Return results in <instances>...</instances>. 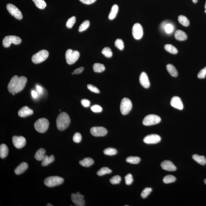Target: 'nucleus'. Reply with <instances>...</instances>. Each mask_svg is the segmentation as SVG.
Segmentation results:
<instances>
[{"label": "nucleus", "instance_id": "obj_38", "mask_svg": "<svg viewBox=\"0 0 206 206\" xmlns=\"http://www.w3.org/2000/svg\"><path fill=\"white\" fill-rule=\"evenodd\" d=\"M102 53L107 58L111 57L113 55L111 49L108 47H104L102 50Z\"/></svg>", "mask_w": 206, "mask_h": 206}, {"label": "nucleus", "instance_id": "obj_47", "mask_svg": "<svg viewBox=\"0 0 206 206\" xmlns=\"http://www.w3.org/2000/svg\"><path fill=\"white\" fill-rule=\"evenodd\" d=\"M206 76V66L202 69L199 72L198 74V78L200 79H203L205 78Z\"/></svg>", "mask_w": 206, "mask_h": 206}, {"label": "nucleus", "instance_id": "obj_11", "mask_svg": "<svg viewBox=\"0 0 206 206\" xmlns=\"http://www.w3.org/2000/svg\"><path fill=\"white\" fill-rule=\"evenodd\" d=\"M84 196L79 192L76 194L73 193L71 195V199L72 202L77 206H85V202L84 199Z\"/></svg>", "mask_w": 206, "mask_h": 206}, {"label": "nucleus", "instance_id": "obj_43", "mask_svg": "<svg viewBox=\"0 0 206 206\" xmlns=\"http://www.w3.org/2000/svg\"><path fill=\"white\" fill-rule=\"evenodd\" d=\"M126 184L127 185H130L133 183V176L131 174H128L125 177Z\"/></svg>", "mask_w": 206, "mask_h": 206}, {"label": "nucleus", "instance_id": "obj_42", "mask_svg": "<svg viewBox=\"0 0 206 206\" xmlns=\"http://www.w3.org/2000/svg\"><path fill=\"white\" fill-rule=\"evenodd\" d=\"M152 191V189L150 188H147L144 189L141 194V196L143 198H146Z\"/></svg>", "mask_w": 206, "mask_h": 206}, {"label": "nucleus", "instance_id": "obj_55", "mask_svg": "<svg viewBox=\"0 0 206 206\" xmlns=\"http://www.w3.org/2000/svg\"><path fill=\"white\" fill-rule=\"evenodd\" d=\"M198 1V0H192L193 2L194 3H197Z\"/></svg>", "mask_w": 206, "mask_h": 206}, {"label": "nucleus", "instance_id": "obj_14", "mask_svg": "<svg viewBox=\"0 0 206 206\" xmlns=\"http://www.w3.org/2000/svg\"><path fill=\"white\" fill-rule=\"evenodd\" d=\"M12 142L15 147L20 149L25 146L26 140L23 136H14L12 138Z\"/></svg>", "mask_w": 206, "mask_h": 206}, {"label": "nucleus", "instance_id": "obj_50", "mask_svg": "<svg viewBox=\"0 0 206 206\" xmlns=\"http://www.w3.org/2000/svg\"><path fill=\"white\" fill-rule=\"evenodd\" d=\"M82 3L84 4L89 5L92 4L96 1V0H79Z\"/></svg>", "mask_w": 206, "mask_h": 206}, {"label": "nucleus", "instance_id": "obj_32", "mask_svg": "<svg viewBox=\"0 0 206 206\" xmlns=\"http://www.w3.org/2000/svg\"><path fill=\"white\" fill-rule=\"evenodd\" d=\"M127 162L131 164H137L140 161V158L138 157L130 156L126 159Z\"/></svg>", "mask_w": 206, "mask_h": 206}, {"label": "nucleus", "instance_id": "obj_35", "mask_svg": "<svg viewBox=\"0 0 206 206\" xmlns=\"http://www.w3.org/2000/svg\"><path fill=\"white\" fill-rule=\"evenodd\" d=\"M176 179H177L174 176L168 175L164 177L163 179V182L165 184H169V183H174Z\"/></svg>", "mask_w": 206, "mask_h": 206}, {"label": "nucleus", "instance_id": "obj_31", "mask_svg": "<svg viewBox=\"0 0 206 206\" xmlns=\"http://www.w3.org/2000/svg\"><path fill=\"white\" fill-rule=\"evenodd\" d=\"M178 20L179 23L185 27H188L189 25V21L188 18L184 15H180L178 16Z\"/></svg>", "mask_w": 206, "mask_h": 206}, {"label": "nucleus", "instance_id": "obj_8", "mask_svg": "<svg viewBox=\"0 0 206 206\" xmlns=\"http://www.w3.org/2000/svg\"><path fill=\"white\" fill-rule=\"evenodd\" d=\"M132 108V102L129 99L127 98L123 99L120 106V111L122 115H127L131 110Z\"/></svg>", "mask_w": 206, "mask_h": 206}, {"label": "nucleus", "instance_id": "obj_36", "mask_svg": "<svg viewBox=\"0 0 206 206\" xmlns=\"http://www.w3.org/2000/svg\"><path fill=\"white\" fill-rule=\"evenodd\" d=\"M103 153L105 155L113 156L116 155L117 153V151L116 149L113 148H108L104 150Z\"/></svg>", "mask_w": 206, "mask_h": 206}, {"label": "nucleus", "instance_id": "obj_29", "mask_svg": "<svg viewBox=\"0 0 206 206\" xmlns=\"http://www.w3.org/2000/svg\"><path fill=\"white\" fill-rule=\"evenodd\" d=\"M94 71L96 73H101L105 70V68L103 64L100 63H95L93 66Z\"/></svg>", "mask_w": 206, "mask_h": 206}, {"label": "nucleus", "instance_id": "obj_27", "mask_svg": "<svg viewBox=\"0 0 206 206\" xmlns=\"http://www.w3.org/2000/svg\"><path fill=\"white\" fill-rule=\"evenodd\" d=\"M118 11V7L117 5H114L112 8L108 16V18L110 20H112L116 17Z\"/></svg>", "mask_w": 206, "mask_h": 206}, {"label": "nucleus", "instance_id": "obj_18", "mask_svg": "<svg viewBox=\"0 0 206 206\" xmlns=\"http://www.w3.org/2000/svg\"><path fill=\"white\" fill-rule=\"evenodd\" d=\"M139 82L140 84L145 88H148L150 86V83L147 74L143 72L140 74L139 77Z\"/></svg>", "mask_w": 206, "mask_h": 206}, {"label": "nucleus", "instance_id": "obj_13", "mask_svg": "<svg viewBox=\"0 0 206 206\" xmlns=\"http://www.w3.org/2000/svg\"><path fill=\"white\" fill-rule=\"evenodd\" d=\"M90 133L95 137L104 136L107 134V131L103 127H94L90 129Z\"/></svg>", "mask_w": 206, "mask_h": 206}, {"label": "nucleus", "instance_id": "obj_28", "mask_svg": "<svg viewBox=\"0 0 206 206\" xmlns=\"http://www.w3.org/2000/svg\"><path fill=\"white\" fill-rule=\"evenodd\" d=\"M166 69L170 74L172 77H176L178 75V73L177 69L171 64H168L166 66Z\"/></svg>", "mask_w": 206, "mask_h": 206}, {"label": "nucleus", "instance_id": "obj_39", "mask_svg": "<svg viewBox=\"0 0 206 206\" xmlns=\"http://www.w3.org/2000/svg\"><path fill=\"white\" fill-rule=\"evenodd\" d=\"M76 21V17L75 16H72L68 19L66 21V26L68 28L70 29L73 27V25L75 23Z\"/></svg>", "mask_w": 206, "mask_h": 206}, {"label": "nucleus", "instance_id": "obj_1", "mask_svg": "<svg viewBox=\"0 0 206 206\" xmlns=\"http://www.w3.org/2000/svg\"><path fill=\"white\" fill-rule=\"evenodd\" d=\"M27 79L26 77L14 76L8 84V89L11 93H17L21 91L25 86Z\"/></svg>", "mask_w": 206, "mask_h": 206}, {"label": "nucleus", "instance_id": "obj_53", "mask_svg": "<svg viewBox=\"0 0 206 206\" xmlns=\"http://www.w3.org/2000/svg\"><path fill=\"white\" fill-rule=\"evenodd\" d=\"M167 23H168L167 21H164V22L162 23L161 25V27L162 29H165V26H166Z\"/></svg>", "mask_w": 206, "mask_h": 206}, {"label": "nucleus", "instance_id": "obj_57", "mask_svg": "<svg viewBox=\"0 0 206 206\" xmlns=\"http://www.w3.org/2000/svg\"><path fill=\"white\" fill-rule=\"evenodd\" d=\"M204 183L206 184V179H205Z\"/></svg>", "mask_w": 206, "mask_h": 206}, {"label": "nucleus", "instance_id": "obj_15", "mask_svg": "<svg viewBox=\"0 0 206 206\" xmlns=\"http://www.w3.org/2000/svg\"><path fill=\"white\" fill-rule=\"evenodd\" d=\"M161 140V138L159 135L155 134H150L145 137L144 139V142L146 144H156L159 142Z\"/></svg>", "mask_w": 206, "mask_h": 206}, {"label": "nucleus", "instance_id": "obj_23", "mask_svg": "<svg viewBox=\"0 0 206 206\" xmlns=\"http://www.w3.org/2000/svg\"><path fill=\"white\" fill-rule=\"evenodd\" d=\"M54 160V157L53 155H51L49 157L45 155L43 159L42 160L41 165L43 166H47L49 164L53 162Z\"/></svg>", "mask_w": 206, "mask_h": 206}, {"label": "nucleus", "instance_id": "obj_37", "mask_svg": "<svg viewBox=\"0 0 206 206\" xmlns=\"http://www.w3.org/2000/svg\"><path fill=\"white\" fill-rule=\"evenodd\" d=\"M89 25H90V22L88 20H85L80 25L78 29L79 31L81 32L86 30L88 28Z\"/></svg>", "mask_w": 206, "mask_h": 206}, {"label": "nucleus", "instance_id": "obj_51", "mask_svg": "<svg viewBox=\"0 0 206 206\" xmlns=\"http://www.w3.org/2000/svg\"><path fill=\"white\" fill-rule=\"evenodd\" d=\"M84 67H80L79 68L76 69L74 71V73L75 74H79L81 73L83 70H84Z\"/></svg>", "mask_w": 206, "mask_h": 206}, {"label": "nucleus", "instance_id": "obj_7", "mask_svg": "<svg viewBox=\"0 0 206 206\" xmlns=\"http://www.w3.org/2000/svg\"><path fill=\"white\" fill-rule=\"evenodd\" d=\"M22 40L20 37L15 36H5L3 39L2 44L3 47H9L11 44L13 43L15 45L21 43Z\"/></svg>", "mask_w": 206, "mask_h": 206}, {"label": "nucleus", "instance_id": "obj_12", "mask_svg": "<svg viewBox=\"0 0 206 206\" xmlns=\"http://www.w3.org/2000/svg\"><path fill=\"white\" fill-rule=\"evenodd\" d=\"M132 34L134 38L139 40L142 38L143 35V29L141 25L136 23L133 26Z\"/></svg>", "mask_w": 206, "mask_h": 206}, {"label": "nucleus", "instance_id": "obj_19", "mask_svg": "<svg viewBox=\"0 0 206 206\" xmlns=\"http://www.w3.org/2000/svg\"><path fill=\"white\" fill-rule=\"evenodd\" d=\"M33 111L27 106H24L20 108L18 112L19 116L21 117H25L33 114Z\"/></svg>", "mask_w": 206, "mask_h": 206}, {"label": "nucleus", "instance_id": "obj_40", "mask_svg": "<svg viewBox=\"0 0 206 206\" xmlns=\"http://www.w3.org/2000/svg\"><path fill=\"white\" fill-rule=\"evenodd\" d=\"M115 47L121 51L123 50L124 48V44L122 39H116L115 41Z\"/></svg>", "mask_w": 206, "mask_h": 206}, {"label": "nucleus", "instance_id": "obj_54", "mask_svg": "<svg viewBox=\"0 0 206 206\" xmlns=\"http://www.w3.org/2000/svg\"><path fill=\"white\" fill-rule=\"evenodd\" d=\"M36 88H37V89L38 92L39 93H41L42 92V88L41 86H39V85L36 86Z\"/></svg>", "mask_w": 206, "mask_h": 206}, {"label": "nucleus", "instance_id": "obj_5", "mask_svg": "<svg viewBox=\"0 0 206 206\" xmlns=\"http://www.w3.org/2000/svg\"><path fill=\"white\" fill-rule=\"evenodd\" d=\"M79 52L78 51H74L71 49L67 50L65 53L66 62L69 65L74 64L79 58Z\"/></svg>", "mask_w": 206, "mask_h": 206}, {"label": "nucleus", "instance_id": "obj_59", "mask_svg": "<svg viewBox=\"0 0 206 206\" xmlns=\"http://www.w3.org/2000/svg\"><path fill=\"white\" fill-rule=\"evenodd\" d=\"M205 12L206 13V10L205 11Z\"/></svg>", "mask_w": 206, "mask_h": 206}, {"label": "nucleus", "instance_id": "obj_3", "mask_svg": "<svg viewBox=\"0 0 206 206\" xmlns=\"http://www.w3.org/2000/svg\"><path fill=\"white\" fill-rule=\"evenodd\" d=\"M49 121L45 118H41L36 121L34 124L35 129L40 133H44L47 130L49 127Z\"/></svg>", "mask_w": 206, "mask_h": 206}, {"label": "nucleus", "instance_id": "obj_20", "mask_svg": "<svg viewBox=\"0 0 206 206\" xmlns=\"http://www.w3.org/2000/svg\"><path fill=\"white\" fill-rule=\"evenodd\" d=\"M28 167V164L27 163L23 162L15 169L14 172L16 175L21 174L27 170Z\"/></svg>", "mask_w": 206, "mask_h": 206}, {"label": "nucleus", "instance_id": "obj_58", "mask_svg": "<svg viewBox=\"0 0 206 206\" xmlns=\"http://www.w3.org/2000/svg\"><path fill=\"white\" fill-rule=\"evenodd\" d=\"M205 10H206V2L205 3Z\"/></svg>", "mask_w": 206, "mask_h": 206}, {"label": "nucleus", "instance_id": "obj_9", "mask_svg": "<svg viewBox=\"0 0 206 206\" xmlns=\"http://www.w3.org/2000/svg\"><path fill=\"white\" fill-rule=\"evenodd\" d=\"M161 120V118L157 115H149L144 119L142 123L144 125L146 126L153 125L159 123Z\"/></svg>", "mask_w": 206, "mask_h": 206}, {"label": "nucleus", "instance_id": "obj_49", "mask_svg": "<svg viewBox=\"0 0 206 206\" xmlns=\"http://www.w3.org/2000/svg\"><path fill=\"white\" fill-rule=\"evenodd\" d=\"M81 103L83 107H88L90 106V101L88 100L83 99L81 101Z\"/></svg>", "mask_w": 206, "mask_h": 206}, {"label": "nucleus", "instance_id": "obj_24", "mask_svg": "<svg viewBox=\"0 0 206 206\" xmlns=\"http://www.w3.org/2000/svg\"><path fill=\"white\" fill-rule=\"evenodd\" d=\"M192 158L195 161L200 165H204L206 164V158L204 156H200L195 154L192 156Z\"/></svg>", "mask_w": 206, "mask_h": 206}, {"label": "nucleus", "instance_id": "obj_25", "mask_svg": "<svg viewBox=\"0 0 206 206\" xmlns=\"http://www.w3.org/2000/svg\"><path fill=\"white\" fill-rule=\"evenodd\" d=\"M9 152V149L6 145L2 144L0 146V157L2 158H4L7 156Z\"/></svg>", "mask_w": 206, "mask_h": 206}, {"label": "nucleus", "instance_id": "obj_45", "mask_svg": "<svg viewBox=\"0 0 206 206\" xmlns=\"http://www.w3.org/2000/svg\"><path fill=\"white\" fill-rule=\"evenodd\" d=\"M92 111L94 113L101 112L102 111V108L98 105H95L92 106L90 108Z\"/></svg>", "mask_w": 206, "mask_h": 206}, {"label": "nucleus", "instance_id": "obj_34", "mask_svg": "<svg viewBox=\"0 0 206 206\" xmlns=\"http://www.w3.org/2000/svg\"><path fill=\"white\" fill-rule=\"evenodd\" d=\"M35 5L39 9H43L46 7L47 4L44 0H32Z\"/></svg>", "mask_w": 206, "mask_h": 206}, {"label": "nucleus", "instance_id": "obj_17", "mask_svg": "<svg viewBox=\"0 0 206 206\" xmlns=\"http://www.w3.org/2000/svg\"><path fill=\"white\" fill-rule=\"evenodd\" d=\"M170 104L172 107L182 110L183 108V105L181 100L177 96H174L171 99Z\"/></svg>", "mask_w": 206, "mask_h": 206}, {"label": "nucleus", "instance_id": "obj_21", "mask_svg": "<svg viewBox=\"0 0 206 206\" xmlns=\"http://www.w3.org/2000/svg\"><path fill=\"white\" fill-rule=\"evenodd\" d=\"M175 37L177 40L179 41H183L186 40L187 35L186 33L181 30H177L175 34Z\"/></svg>", "mask_w": 206, "mask_h": 206}, {"label": "nucleus", "instance_id": "obj_44", "mask_svg": "<svg viewBox=\"0 0 206 206\" xmlns=\"http://www.w3.org/2000/svg\"><path fill=\"white\" fill-rule=\"evenodd\" d=\"M73 141L76 143H79L81 141L82 139V136L80 133H75L73 136Z\"/></svg>", "mask_w": 206, "mask_h": 206}, {"label": "nucleus", "instance_id": "obj_22", "mask_svg": "<svg viewBox=\"0 0 206 206\" xmlns=\"http://www.w3.org/2000/svg\"><path fill=\"white\" fill-rule=\"evenodd\" d=\"M79 163L80 165L82 166L89 167L94 164V161L92 158L88 157L84 158L83 160L80 161Z\"/></svg>", "mask_w": 206, "mask_h": 206}, {"label": "nucleus", "instance_id": "obj_10", "mask_svg": "<svg viewBox=\"0 0 206 206\" xmlns=\"http://www.w3.org/2000/svg\"><path fill=\"white\" fill-rule=\"evenodd\" d=\"M7 9L12 15L15 18L20 20L23 18V15L21 11L14 5L8 3L7 5Z\"/></svg>", "mask_w": 206, "mask_h": 206}, {"label": "nucleus", "instance_id": "obj_16", "mask_svg": "<svg viewBox=\"0 0 206 206\" xmlns=\"http://www.w3.org/2000/svg\"><path fill=\"white\" fill-rule=\"evenodd\" d=\"M161 166L163 170L169 171H175L177 169L173 163L169 160L163 161L161 164Z\"/></svg>", "mask_w": 206, "mask_h": 206}, {"label": "nucleus", "instance_id": "obj_46", "mask_svg": "<svg viewBox=\"0 0 206 206\" xmlns=\"http://www.w3.org/2000/svg\"><path fill=\"white\" fill-rule=\"evenodd\" d=\"M173 26L171 24L167 23L165 26V30L168 34H170L173 31Z\"/></svg>", "mask_w": 206, "mask_h": 206}, {"label": "nucleus", "instance_id": "obj_56", "mask_svg": "<svg viewBox=\"0 0 206 206\" xmlns=\"http://www.w3.org/2000/svg\"><path fill=\"white\" fill-rule=\"evenodd\" d=\"M47 206H53V205H52L51 204V203H47Z\"/></svg>", "mask_w": 206, "mask_h": 206}, {"label": "nucleus", "instance_id": "obj_30", "mask_svg": "<svg viewBox=\"0 0 206 206\" xmlns=\"http://www.w3.org/2000/svg\"><path fill=\"white\" fill-rule=\"evenodd\" d=\"M164 48L167 52L172 54H177L178 52L177 49L170 44H166L164 46Z\"/></svg>", "mask_w": 206, "mask_h": 206}, {"label": "nucleus", "instance_id": "obj_2", "mask_svg": "<svg viewBox=\"0 0 206 206\" xmlns=\"http://www.w3.org/2000/svg\"><path fill=\"white\" fill-rule=\"evenodd\" d=\"M70 120L68 114L62 112L60 114L56 120L57 128L60 131H64L68 127Z\"/></svg>", "mask_w": 206, "mask_h": 206}, {"label": "nucleus", "instance_id": "obj_41", "mask_svg": "<svg viewBox=\"0 0 206 206\" xmlns=\"http://www.w3.org/2000/svg\"><path fill=\"white\" fill-rule=\"evenodd\" d=\"M121 177L119 175L114 176L110 179V181L112 184H118L121 181Z\"/></svg>", "mask_w": 206, "mask_h": 206}, {"label": "nucleus", "instance_id": "obj_48", "mask_svg": "<svg viewBox=\"0 0 206 206\" xmlns=\"http://www.w3.org/2000/svg\"><path fill=\"white\" fill-rule=\"evenodd\" d=\"M88 88L90 91L92 92L96 93H100V90L96 86L92 85V84H89L87 86Z\"/></svg>", "mask_w": 206, "mask_h": 206}, {"label": "nucleus", "instance_id": "obj_26", "mask_svg": "<svg viewBox=\"0 0 206 206\" xmlns=\"http://www.w3.org/2000/svg\"><path fill=\"white\" fill-rule=\"evenodd\" d=\"M46 150L44 149L40 148L38 150L36 153L34 157L38 161H42L45 156Z\"/></svg>", "mask_w": 206, "mask_h": 206}, {"label": "nucleus", "instance_id": "obj_6", "mask_svg": "<svg viewBox=\"0 0 206 206\" xmlns=\"http://www.w3.org/2000/svg\"><path fill=\"white\" fill-rule=\"evenodd\" d=\"M49 54L48 51L46 50H41L32 56V61L35 64L42 62L48 58Z\"/></svg>", "mask_w": 206, "mask_h": 206}, {"label": "nucleus", "instance_id": "obj_4", "mask_svg": "<svg viewBox=\"0 0 206 206\" xmlns=\"http://www.w3.org/2000/svg\"><path fill=\"white\" fill-rule=\"evenodd\" d=\"M64 179L57 176H53L47 177L44 181L45 185L48 187L57 186L62 184Z\"/></svg>", "mask_w": 206, "mask_h": 206}, {"label": "nucleus", "instance_id": "obj_52", "mask_svg": "<svg viewBox=\"0 0 206 206\" xmlns=\"http://www.w3.org/2000/svg\"><path fill=\"white\" fill-rule=\"evenodd\" d=\"M31 95L32 97L34 99L38 97V94L36 92L34 91V90H32L31 92Z\"/></svg>", "mask_w": 206, "mask_h": 206}, {"label": "nucleus", "instance_id": "obj_33", "mask_svg": "<svg viewBox=\"0 0 206 206\" xmlns=\"http://www.w3.org/2000/svg\"><path fill=\"white\" fill-rule=\"evenodd\" d=\"M112 172L111 170L108 167H103L101 168L97 172V174L99 176L104 175L106 174H110Z\"/></svg>", "mask_w": 206, "mask_h": 206}]
</instances>
